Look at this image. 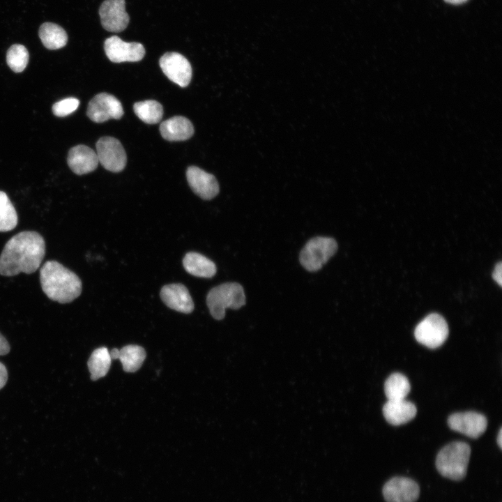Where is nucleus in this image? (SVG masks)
<instances>
[{"instance_id":"obj_1","label":"nucleus","mask_w":502,"mask_h":502,"mask_svg":"<svg viewBox=\"0 0 502 502\" xmlns=\"http://www.w3.org/2000/svg\"><path fill=\"white\" fill-rule=\"evenodd\" d=\"M45 254L43 237L34 231H21L6 243L0 254V275L31 274L39 268Z\"/></svg>"},{"instance_id":"obj_2","label":"nucleus","mask_w":502,"mask_h":502,"mask_svg":"<svg viewBox=\"0 0 502 502\" xmlns=\"http://www.w3.org/2000/svg\"><path fill=\"white\" fill-rule=\"evenodd\" d=\"M40 282L46 296L59 303L72 302L82 289L79 277L54 260L47 261L40 268Z\"/></svg>"},{"instance_id":"obj_3","label":"nucleus","mask_w":502,"mask_h":502,"mask_svg":"<svg viewBox=\"0 0 502 502\" xmlns=\"http://www.w3.org/2000/svg\"><path fill=\"white\" fill-rule=\"evenodd\" d=\"M471 448L462 441L452 442L438 453L436 466L445 478L459 481L464 478L470 459Z\"/></svg>"},{"instance_id":"obj_4","label":"nucleus","mask_w":502,"mask_h":502,"mask_svg":"<svg viewBox=\"0 0 502 502\" xmlns=\"http://www.w3.org/2000/svg\"><path fill=\"white\" fill-rule=\"evenodd\" d=\"M206 303L211 316L221 320L225 316V310H237L245 304L243 287L236 282H227L213 287L206 296Z\"/></svg>"},{"instance_id":"obj_5","label":"nucleus","mask_w":502,"mask_h":502,"mask_svg":"<svg viewBox=\"0 0 502 502\" xmlns=\"http://www.w3.org/2000/svg\"><path fill=\"white\" fill-rule=\"evenodd\" d=\"M337 250L334 238L317 236L310 239L302 249L299 260L308 271H317L333 257Z\"/></svg>"},{"instance_id":"obj_6","label":"nucleus","mask_w":502,"mask_h":502,"mask_svg":"<svg viewBox=\"0 0 502 502\" xmlns=\"http://www.w3.org/2000/svg\"><path fill=\"white\" fill-rule=\"evenodd\" d=\"M448 333V326L444 318L439 314L432 313L416 326L414 336L421 344L435 349L444 343Z\"/></svg>"},{"instance_id":"obj_7","label":"nucleus","mask_w":502,"mask_h":502,"mask_svg":"<svg viewBox=\"0 0 502 502\" xmlns=\"http://www.w3.org/2000/svg\"><path fill=\"white\" fill-rule=\"evenodd\" d=\"M96 154L102 166L112 172L122 171L127 162L126 151L121 142L112 137H103L96 142Z\"/></svg>"},{"instance_id":"obj_8","label":"nucleus","mask_w":502,"mask_h":502,"mask_svg":"<svg viewBox=\"0 0 502 502\" xmlns=\"http://www.w3.org/2000/svg\"><path fill=\"white\" fill-rule=\"evenodd\" d=\"M86 114L91 121L102 123L112 119H121L123 109L121 102L115 96L100 93L90 100Z\"/></svg>"},{"instance_id":"obj_9","label":"nucleus","mask_w":502,"mask_h":502,"mask_svg":"<svg viewBox=\"0 0 502 502\" xmlns=\"http://www.w3.org/2000/svg\"><path fill=\"white\" fill-rule=\"evenodd\" d=\"M104 50L107 58L114 63L139 61L145 54V49L141 43L125 42L117 36L105 40Z\"/></svg>"},{"instance_id":"obj_10","label":"nucleus","mask_w":502,"mask_h":502,"mask_svg":"<svg viewBox=\"0 0 502 502\" xmlns=\"http://www.w3.org/2000/svg\"><path fill=\"white\" fill-rule=\"evenodd\" d=\"M164 74L181 87L187 86L192 78V67L188 60L178 52H167L159 60Z\"/></svg>"},{"instance_id":"obj_11","label":"nucleus","mask_w":502,"mask_h":502,"mask_svg":"<svg viewBox=\"0 0 502 502\" xmlns=\"http://www.w3.org/2000/svg\"><path fill=\"white\" fill-rule=\"evenodd\" d=\"M99 15L102 27L111 32L123 31L130 21L125 0H105L100 6Z\"/></svg>"},{"instance_id":"obj_12","label":"nucleus","mask_w":502,"mask_h":502,"mask_svg":"<svg viewBox=\"0 0 502 502\" xmlns=\"http://www.w3.org/2000/svg\"><path fill=\"white\" fill-rule=\"evenodd\" d=\"M448 425L454 431L477 439L485 432L487 420L485 416L477 412H460L450 415Z\"/></svg>"},{"instance_id":"obj_13","label":"nucleus","mask_w":502,"mask_h":502,"mask_svg":"<svg viewBox=\"0 0 502 502\" xmlns=\"http://www.w3.org/2000/svg\"><path fill=\"white\" fill-rule=\"evenodd\" d=\"M419 494L418 483L405 477H394L383 487V495L387 502H416Z\"/></svg>"},{"instance_id":"obj_14","label":"nucleus","mask_w":502,"mask_h":502,"mask_svg":"<svg viewBox=\"0 0 502 502\" xmlns=\"http://www.w3.org/2000/svg\"><path fill=\"white\" fill-rule=\"evenodd\" d=\"M186 178L190 188L202 199H212L219 193V185L215 177L197 167H189Z\"/></svg>"},{"instance_id":"obj_15","label":"nucleus","mask_w":502,"mask_h":502,"mask_svg":"<svg viewBox=\"0 0 502 502\" xmlns=\"http://www.w3.org/2000/svg\"><path fill=\"white\" fill-rule=\"evenodd\" d=\"M160 298L169 308L177 312L189 314L194 310V303L187 287L179 283L162 287Z\"/></svg>"},{"instance_id":"obj_16","label":"nucleus","mask_w":502,"mask_h":502,"mask_svg":"<svg viewBox=\"0 0 502 502\" xmlns=\"http://www.w3.org/2000/svg\"><path fill=\"white\" fill-rule=\"evenodd\" d=\"M67 162L70 169L77 175L94 171L99 163L95 151L86 145H77L71 148L68 154Z\"/></svg>"},{"instance_id":"obj_17","label":"nucleus","mask_w":502,"mask_h":502,"mask_svg":"<svg viewBox=\"0 0 502 502\" xmlns=\"http://www.w3.org/2000/svg\"><path fill=\"white\" fill-rule=\"evenodd\" d=\"M417 409L414 404L404 400H388L383 407V414L393 425L406 423L414 418Z\"/></svg>"},{"instance_id":"obj_18","label":"nucleus","mask_w":502,"mask_h":502,"mask_svg":"<svg viewBox=\"0 0 502 502\" xmlns=\"http://www.w3.org/2000/svg\"><path fill=\"white\" fill-rule=\"evenodd\" d=\"M162 137L171 142L184 141L194 134L191 121L181 116H176L162 121L160 125Z\"/></svg>"},{"instance_id":"obj_19","label":"nucleus","mask_w":502,"mask_h":502,"mask_svg":"<svg viewBox=\"0 0 502 502\" xmlns=\"http://www.w3.org/2000/svg\"><path fill=\"white\" fill-rule=\"evenodd\" d=\"M185 270L196 277L210 278L217 271L215 263L206 257L194 252H188L183 259Z\"/></svg>"},{"instance_id":"obj_20","label":"nucleus","mask_w":502,"mask_h":502,"mask_svg":"<svg viewBox=\"0 0 502 502\" xmlns=\"http://www.w3.org/2000/svg\"><path fill=\"white\" fill-rule=\"evenodd\" d=\"M38 35L43 45L49 50L60 49L68 42L66 31L52 22L43 23L39 29Z\"/></svg>"},{"instance_id":"obj_21","label":"nucleus","mask_w":502,"mask_h":502,"mask_svg":"<svg viewBox=\"0 0 502 502\" xmlns=\"http://www.w3.org/2000/svg\"><path fill=\"white\" fill-rule=\"evenodd\" d=\"M112 358L106 347L95 349L88 360V367L93 381L105 376L111 366Z\"/></svg>"},{"instance_id":"obj_22","label":"nucleus","mask_w":502,"mask_h":502,"mask_svg":"<svg viewBox=\"0 0 502 502\" xmlns=\"http://www.w3.org/2000/svg\"><path fill=\"white\" fill-rule=\"evenodd\" d=\"M146 358L145 350L138 345H127L119 350L118 359L120 360L123 370L135 372L138 370Z\"/></svg>"},{"instance_id":"obj_23","label":"nucleus","mask_w":502,"mask_h":502,"mask_svg":"<svg viewBox=\"0 0 502 502\" xmlns=\"http://www.w3.org/2000/svg\"><path fill=\"white\" fill-rule=\"evenodd\" d=\"M410 390L408 379L400 373L392 374L384 383V392L388 400H404Z\"/></svg>"},{"instance_id":"obj_24","label":"nucleus","mask_w":502,"mask_h":502,"mask_svg":"<svg viewBox=\"0 0 502 502\" xmlns=\"http://www.w3.org/2000/svg\"><path fill=\"white\" fill-rule=\"evenodd\" d=\"M133 109L139 119L149 124L160 122L163 115L162 105L153 100L135 102Z\"/></svg>"},{"instance_id":"obj_25","label":"nucleus","mask_w":502,"mask_h":502,"mask_svg":"<svg viewBox=\"0 0 502 502\" xmlns=\"http://www.w3.org/2000/svg\"><path fill=\"white\" fill-rule=\"evenodd\" d=\"M18 218L15 207L8 195L0 191V231L13 229L17 225Z\"/></svg>"},{"instance_id":"obj_26","label":"nucleus","mask_w":502,"mask_h":502,"mask_svg":"<svg viewBox=\"0 0 502 502\" xmlns=\"http://www.w3.org/2000/svg\"><path fill=\"white\" fill-rule=\"evenodd\" d=\"M28 61L29 52L24 45L15 44L8 50L6 62L15 73L22 72L26 67Z\"/></svg>"},{"instance_id":"obj_27","label":"nucleus","mask_w":502,"mask_h":502,"mask_svg":"<svg viewBox=\"0 0 502 502\" xmlns=\"http://www.w3.org/2000/svg\"><path fill=\"white\" fill-rule=\"evenodd\" d=\"M79 105L77 98L70 97L55 102L52 106L53 114L59 117H63L74 112Z\"/></svg>"},{"instance_id":"obj_28","label":"nucleus","mask_w":502,"mask_h":502,"mask_svg":"<svg viewBox=\"0 0 502 502\" xmlns=\"http://www.w3.org/2000/svg\"><path fill=\"white\" fill-rule=\"evenodd\" d=\"M493 279L499 284L500 287L502 285V263L499 261L494 267L492 273Z\"/></svg>"},{"instance_id":"obj_29","label":"nucleus","mask_w":502,"mask_h":502,"mask_svg":"<svg viewBox=\"0 0 502 502\" xmlns=\"http://www.w3.org/2000/svg\"><path fill=\"white\" fill-rule=\"evenodd\" d=\"M10 345L6 339L0 333V356L6 355L10 351Z\"/></svg>"},{"instance_id":"obj_30","label":"nucleus","mask_w":502,"mask_h":502,"mask_svg":"<svg viewBox=\"0 0 502 502\" xmlns=\"http://www.w3.org/2000/svg\"><path fill=\"white\" fill-rule=\"evenodd\" d=\"M8 379V372L5 365L0 362V389L6 383Z\"/></svg>"},{"instance_id":"obj_31","label":"nucleus","mask_w":502,"mask_h":502,"mask_svg":"<svg viewBox=\"0 0 502 502\" xmlns=\"http://www.w3.org/2000/svg\"><path fill=\"white\" fill-rule=\"evenodd\" d=\"M109 354L112 360L117 359L119 354V350L114 348L111 351H109Z\"/></svg>"},{"instance_id":"obj_32","label":"nucleus","mask_w":502,"mask_h":502,"mask_svg":"<svg viewBox=\"0 0 502 502\" xmlns=\"http://www.w3.org/2000/svg\"><path fill=\"white\" fill-rule=\"evenodd\" d=\"M496 441H497V443H498L499 448H501V447H502V429L501 428L500 429V430L499 432V434H498V436L496 438Z\"/></svg>"},{"instance_id":"obj_33","label":"nucleus","mask_w":502,"mask_h":502,"mask_svg":"<svg viewBox=\"0 0 502 502\" xmlns=\"http://www.w3.org/2000/svg\"><path fill=\"white\" fill-rule=\"evenodd\" d=\"M445 1L452 4H460L464 3L467 0H444Z\"/></svg>"}]
</instances>
